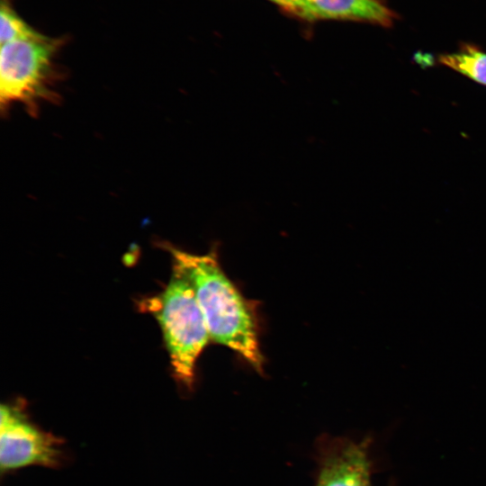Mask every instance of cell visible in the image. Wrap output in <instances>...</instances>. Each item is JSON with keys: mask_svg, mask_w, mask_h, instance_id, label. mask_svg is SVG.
<instances>
[{"mask_svg": "<svg viewBox=\"0 0 486 486\" xmlns=\"http://www.w3.org/2000/svg\"><path fill=\"white\" fill-rule=\"evenodd\" d=\"M174 264L187 274L202 309L211 340L238 355L263 373L264 356L258 333L256 306L243 296L222 270L217 249L204 255L167 247Z\"/></svg>", "mask_w": 486, "mask_h": 486, "instance_id": "obj_1", "label": "cell"}, {"mask_svg": "<svg viewBox=\"0 0 486 486\" xmlns=\"http://www.w3.org/2000/svg\"><path fill=\"white\" fill-rule=\"evenodd\" d=\"M141 306L156 317L161 327L174 378L192 387L197 359L211 338L191 280L173 264L166 289L143 301Z\"/></svg>", "mask_w": 486, "mask_h": 486, "instance_id": "obj_2", "label": "cell"}, {"mask_svg": "<svg viewBox=\"0 0 486 486\" xmlns=\"http://www.w3.org/2000/svg\"><path fill=\"white\" fill-rule=\"evenodd\" d=\"M65 36L42 33L1 44L0 104L2 112L22 104L35 116L42 102H57L55 86L62 76L55 58L66 43Z\"/></svg>", "mask_w": 486, "mask_h": 486, "instance_id": "obj_3", "label": "cell"}, {"mask_svg": "<svg viewBox=\"0 0 486 486\" xmlns=\"http://www.w3.org/2000/svg\"><path fill=\"white\" fill-rule=\"evenodd\" d=\"M61 441L38 428L21 408L2 404L0 410V467L8 472L31 465L57 467L63 460Z\"/></svg>", "mask_w": 486, "mask_h": 486, "instance_id": "obj_4", "label": "cell"}, {"mask_svg": "<svg viewBox=\"0 0 486 486\" xmlns=\"http://www.w3.org/2000/svg\"><path fill=\"white\" fill-rule=\"evenodd\" d=\"M295 15L309 21L344 20L391 27L397 14L382 0H301Z\"/></svg>", "mask_w": 486, "mask_h": 486, "instance_id": "obj_5", "label": "cell"}, {"mask_svg": "<svg viewBox=\"0 0 486 486\" xmlns=\"http://www.w3.org/2000/svg\"><path fill=\"white\" fill-rule=\"evenodd\" d=\"M316 486H371L367 443L347 442L327 455Z\"/></svg>", "mask_w": 486, "mask_h": 486, "instance_id": "obj_6", "label": "cell"}, {"mask_svg": "<svg viewBox=\"0 0 486 486\" xmlns=\"http://www.w3.org/2000/svg\"><path fill=\"white\" fill-rule=\"evenodd\" d=\"M438 62L486 86V52L475 44L461 43L456 51L439 55Z\"/></svg>", "mask_w": 486, "mask_h": 486, "instance_id": "obj_7", "label": "cell"}, {"mask_svg": "<svg viewBox=\"0 0 486 486\" xmlns=\"http://www.w3.org/2000/svg\"><path fill=\"white\" fill-rule=\"evenodd\" d=\"M0 25L1 44L17 39L33 37L40 33L17 14L12 0H1Z\"/></svg>", "mask_w": 486, "mask_h": 486, "instance_id": "obj_8", "label": "cell"}, {"mask_svg": "<svg viewBox=\"0 0 486 486\" xmlns=\"http://www.w3.org/2000/svg\"><path fill=\"white\" fill-rule=\"evenodd\" d=\"M280 6H282L284 9L287 10L290 13H292L295 14L301 0H269Z\"/></svg>", "mask_w": 486, "mask_h": 486, "instance_id": "obj_9", "label": "cell"}]
</instances>
